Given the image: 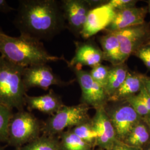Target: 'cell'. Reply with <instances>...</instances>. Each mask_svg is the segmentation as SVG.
<instances>
[{
  "mask_svg": "<svg viewBox=\"0 0 150 150\" xmlns=\"http://www.w3.org/2000/svg\"><path fill=\"white\" fill-rule=\"evenodd\" d=\"M13 23L20 35L50 40L66 28L60 2L56 0H20Z\"/></svg>",
  "mask_w": 150,
  "mask_h": 150,
  "instance_id": "obj_1",
  "label": "cell"
},
{
  "mask_svg": "<svg viewBox=\"0 0 150 150\" xmlns=\"http://www.w3.org/2000/svg\"><path fill=\"white\" fill-rule=\"evenodd\" d=\"M1 56L14 64L24 68L38 64H47L64 59L49 54L42 42L20 35L12 37L0 34Z\"/></svg>",
  "mask_w": 150,
  "mask_h": 150,
  "instance_id": "obj_2",
  "label": "cell"
},
{
  "mask_svg": "<svg viewBox=\"0 0 150 150\" xmlns=\"http://www.w3.org/2000/svg\"><path fill=\"white\" fill-rule=\"evenodd\" d=\"M23 69L0 56V105L11 110H23L25 106Z\"/></svg>",
  "mask_w": 150,
  "mask_h": 150,
  "instance_id": "obj_3",
  "label": "cell"
},
{
  "mask_svg": "<svg viewBox=\"0 0 150 150\" xmlns=\"http://www.w3.org/2000/svg\"><path fill=\"white\" fill-rule=\"evenodd\" d=\"M41 132L42 123L32 113L18 111L10 121L6 142L18 149L36 139Z\"/></svg>",
  "mask_w": 150,
  "mask_h": 150,
  "instance_id": "obj_4",
  "label": "cell"
},
{
  "mask_svg": "<svg viewBox=\"0 0 150 150\" xmlns=\"http://www.w3.org/2000/svg\"><path fill=\"white\" fill-rule=\"evenodd\" d=\"M90 108V107L81 103L74 106L64 105L42 123V134L57 136L66 129H72L89 121L91 120L88 115Z\"/></svg>",
  "mask_w": 150,
  "mask_h": 150,
  "instance_id": "obj_5",
  "label": "cell"
},
{
  "mask_svg": "<svg viewBox=\"0 0 150 150\" xmlns=\"http://www.w3.org/2000/svg\"><path fill=\"white\" fill-rule=\"evenodd\" d=\"M107 1L62 0L60 2L66 27L75 36L79 37L83 28L88 13L93 8Z\"/></svg>",
  "mask_w": 150,
  "mask_h": 150,
  "instance_id": "obj_6",
  "label": "cell"
},
{
  "mask_svg": "<svg viewBox=\"0 0 150 150\" xmlns=\"http://www.w3.org/2000/svg\"><path fill=\"white\" fill-rule=\"evenodd\" d=\"M105 110L115 129L117 139L123 142L134 126L142 120L126 101L112 102Z\"/></svg>",
  "mask_w": 150,
  "mask_h": 150,
  "instance_id": "obj_7",
  "label": "cell"
},
{
  "mask_svg": "<svg viewBox=\"0 0 150 150\" xmlns=\"http://www.w3.org/2000/svg\"><path fill=\"white\" fill-rule=\"evenodd\" d=\"M121 50V64L125 63L141 47L150 43V25L145 23L114 32Z\"/></svg>",
  "mask_w": 150,
  "mask_h": 150,
  "instance_id": "obj_8",
  "label": "cell"
},
{
  "mask_svg": "<svg viewBox=\"0 0 150 150\" xmlns=\"http://www.w3.org/2000/svg\"><path fill=\"white\" fill-rule=\"evenodd\" d=\"M81 90V103L95 110L106 107L109 97L105 88L94 80L89 72L72 68Z\"/></svg>",
  "mask_w": 150,
  "mask_h": 150,
  "instance_id": "obj_9",
  "label": "cell"
},
{
  "mask_svg": "<svg viewBox=\"0 0 150 150\" xmlns=\"http://www.w3.org/2000/svg\"><path fill=\"white\" fill-rule=\"evenodd\" d=\"M22 78L26 91L33 87L47 90L51 86H67L73 82L62 80L47 64H36L24 68Z\"/></svg>",
  "mask_w": 150,
  "mask_h": 150,
  "instance_id": "obj_10",
  "label": "cell"
},
{
  "mask_svg": "<svg viewBox=\"0 0 150 150\" xmlns=\"http://www.w3.org/2000/svg\"><path fill=\"white\" fill-rule=\"evenodd\" d=\"M107 2L90 11L81 33V36L83 38L89 39L97 33L105 31L112 22L115 11L107 5Z\"/></svg>",
  "mask_w": 150,
  "mask_h": 150,
  "instance_id": "obj_11",
  "label": "cell"
},
{
  "mask_svg": "<svg viewBox=\"0 0 150 150\" xmlns=\"http://www.w3.org/2000/svg\"><path fill=\"white\" fill-rule=\"evenodd\" d=\"M75 44L74 56L70 61H66L70 68L81 69L83 66L93 68L102 64L104 61L102 50L95 42L88 40L85 42H75Z\"/></svg>",
  "mask_w": 150,
  "mask_h": 150,
  "instance_id": "obj_12",
  "label": "cell"
},
{
  "mask_svg": "<svg viewBox=\"0 0 150 150\" xmlns=\"http://www.w3.org/2000/svg\"><path fill=\"white\" fill-rule=\"evenodd\" d=\"M95 110V114L91 120L98 135L96 146L102 150H109L118 140L115 129L105 107L97 108Z\"/></svg>",
  "mask_w": 150,
  "mask_h": 150,
  "instance_id": "obj_13",
  "label": "cell"
},
{
  "mask_svg": "<svg viewBox=\"0 0 150 150\" xmlns=\"http://www.w3.org/2000/svg\"><path fill=\"white\" fill-rule=\"evenodd\" d=\"M147 7H134L122 10L115 11L114 18L105 30L106 32H114L128 27L145 23Z\"/></svg>",
  "mask_w": 150,
  "mask_h": 150,
  "instance_id": "obj_14",
  "label": "cell"
},
{
  "mask_svg": "<svg viewBox=\"0 0 150 150\" xmlns=\"http://www.w3.org/2000/svg\"><path fill=\"white\" fill-rule=\"evenodd\" d=\"M25 106L30 111L37 110L52 116L59 111L64 106L61 97L57 95L53 90L43 95L31 96L25 95Z\"/></svg>",
  "mask_w": 150,
  "mask_h": 150,
  "instance_id": "obj_15",
  "label": "cell"
},
{
  "mask_svg": "<svg viewBox=\"0 0 150 150\" xmlns=\"http://www.w3.org/2000/svg\"><path fill=\"white\" fill-rule=\"evenodd\" d=\"M145 76L140 73L129 71L122 85L109 98V102L123 101L129 97L139 93L144 86Z\"/></svg>",
  "mask_w": 150,
  "mask_h": 150,
  "instance_id": "obj_16",
  "label": "cell"
},
{
  "mask_svg": "<svg viewBox=\"0 0 150 150\" xmlns=\"http://www.w3.org/2000/svg\"><path fill=\"white\" fill-rule=\"evenodd\" d=\"M99 42L102 47L104 61L112 66L121 64V50L118 38L114 32H106L100 36Z\"/></svg>",
  "mask_w": 150,
  "mask_h": 150,
  "instance_id": "obj_17",
  "label": "cell"
},
{
  "mask_svg": "<svg viewBox=\"0 0 150 150\" xmlns=\"http://www.w3.org/2000/svg\"><path fill=\"white\" fill-rule=\"evenodd\" d=\"M123 142L142 150L150 144V130L143 120L134 126Z\"/></svg>",
  "mask_w": 150,
  "mask_h": 150,
  "instance_id": "obj_18",
  "label": "cell"
},
{
  "mask_svg": "<svg viewBox=\"0 0 150 150\" xmlns=\"http://www.w3.org/2000/svg\"><path fill=\"white\" fill-rule=\"evenodd\" d=\"M129 70L125 63L110 67L105 91L110 98L122 85L125 80Z\"/></svg>",
  "mask_w": 150,
  "mask_h": 150,
  "instance_id": "obj_19",
  "label": "cell"
},
{
  "mask_svg": "<svg viewBox=\"0 0 150 150\" xmlns=\"http://www.w3.org/2000/svg\"><path fill=\"white\" fill-rule=\"evenodd\" d=\"M61 150H94V148L74 134L71 129L58 135Z\"/></svg>",
  "mask_w": 150,
  "mask_h": 150,
  "instance_id": "obj_20",
  "label": "cell"
},
{
  "mask_svg": "<svg viewBox=\"0 0 150 150\" xmlns=\"http://www.w3.org/2000/svg\"><path fill=\"white\" fill-rule=\"evenodd\" d=\"M17 150H61L57 136L43 134Z\"/></svg>",
  "mask_w": 150,
  "mask_h": 150,
  "instance_id": "obj_21",
  "label": "cell"
},
{
  "mask_svg": "<svg viewBox=\"0 0 150 150\" xmlns=\"http://www.w3.org/2000/svg\"><path fill=\"white\" fill-rule=\"evenodd\" d=\"M72 131L86 143L95 148L97 145V133L92 120L81 123L71 129Z\"/></svg>",
  "mask_w": 150,
  "mask_h": 150,
  "instance_id": "obj_22",
  "label": "cell"
},
{
  "mask_svg": "<svg viewBox=\"0 0 150 150\" xmlns=\"http://www.w3.org/2000/svg\"><path fill=\"white\" fill-rule=\"evenodd\" d=\"M12 115L11 110L0 105V143L7 141L8 127Z\"/></svg>",
  "mask_w": 150,
  "mask_h": 150,
  "instance_id": "obj_23",
  "label": "cell"
},
{
  "mask_svg": "<svg viewBox=\"0 0 150 150\" xmlns=\"http://www.w3.org/2000/svg\"><path fill=\"white\" fill-rule=\"evenodd\" d=\"M110 70V67L100 64L92 68V70L89 72L92 78L105 90Z\"/></svg>",
  "mask_w": 150,
  "mask_h": 150,
  "instance_id": "obj_24",
  "label": "cell"
},
{
  "mask_svg": "<svg viewBox=\"0 0 150 150\" xmlns=\"http://www.w3.org/2000/svg\"><path fill=\"white\" fill-rule=\"evenodd\" d=\"M125 101L129 103L142 120L150 118V112L145 106L144 103L139 99L137 95L129 97Z\"/></svg>",
  "mask_w": 150,
  "mask_h": 150,
  "instance_id": "obj_25",
  "label": "cell"
},
{
  "mask_svg": "<svg viewBox=\"0 0 150 150\" xmlns=\"http://www.w3.org/2000/svg\"><path fill=\"white\" fill-rule=\"evenodd\" d=\"M137 2L136 0H110L107 1V4L115 11H117L136 7Z\"/></svg>",
  "mask_w": 150,
  "mask_h": 150,
  "instance_id": "obj_26",
  "label": "cell"
},
{
  "mask_svg": "<svg viewBox=\"0 0 150 150\" xmlns=\"http://www.w3.org/2000/svg\"><path fill=\"white\" fill-rule=\"evenodd\" d=\"M134 56L141 59L147 69L150 71V43L139 48L135 52Z\"/></svg>",
  "mask_w": 150,
  "mask_h": 150,
  "instance_id": "obj_27",
  "label": "cell"
},
{
  "mask_svg": "<svg viewBox=\"0 0 150 150\" xmlns=\"http://www.w3.org/2000/svg\"><path fill=\"white\" fill-rule=\"evenodd\" d=\"M137 95L150 112V95L146 90L144 85Z\"/></svg>",
  "mask_w": 150,
  "mask_h": 150,
  "instance_id": "obj_28",
  "label": "cell"
},
{
  "mask_svg": "<svg viewBox=\"0 0 150 150\" xmlns=\"http://www.w3.org/2000/svg\"><path fill=\"white\" fill-rule=\"evenodd\" d=\"M108 150H142L126 145L122 141L117 140L112 146Z\"/></svg>",
  "mask_w": 150,
  "mask_h": 150,
  "instance_id": "obj_29",
  "label": "cell"
},
{
  "mask_svg": "<svg viewBox=\"0 0 150 150\" xmlns=\"http://www.w3.org/2000/svg\"><path fill=\"white\" fill-rule=\"evenodd\" d=\"M15 10V8L9 5L5 0H0V12L7 13Z\"/></svg>",
  "mask_w": 150,
  "mask_h": 150,
  "instance_id": "obj_30",
  "label": "cell"
},
{
  "mask_svg": "<svg viewBox=\"0 0 150 150\" xmlns=\"http://www.w3.org/2000/svg\"><path fill=\"white\" fill-rule=\"evenodd\" d=\"M144 85L146 90L150 95V77L145 76L144 80Z\"/></svg>",
  "mask_w": 150,
  "mask_h": 150,
  "instance_id": "obj_31",
  "label": "cell"
},
{
  "mask_svg": "<svg viewBox=\"0 0 150 150\" xmlns=\"http://www.w3.org/2000/svg\"><path fill=\"white\" fill-rule=\"evenodd\" d=\"M143 121L145 122L146 124L147 125L148 128L149 129L150 132V118L149 119H146V120H143Z\"/></svg>",
  "mask_w": 150,
  "mask_h": 150,
  "instance_id": "obj_32",
  "label": "cell"
},
{
  "mask_svg": "<svg viewBox=\"0 0 150 150\" xmlns=\"http://www.w3.org/2000/svg\"><path fill=\"white\" fill-rule=\"evenodd\" d=\"M147 8H148V11L150 13V0L148 1V7H147Z\"/></svg>",
  "mask_w": 150,
  "mask_h": 150,
  "instance_id": "obj_33",
  "label": "cell"
},
{
  "mask_svg": "<svg viewBox=\"0 0 150 150\" xmlns=\"http://www.w3.org/2000/svg\"><path fill=\"white\" fill-rule=\"evenodd\" d=\"M4 33V32H3V31L2 30V28H1V27H0V34H1V33Z\"/></svg>",
  "mask_w": 150,
  "mask_h": 150,
  "instance_id": "obj_34",
  "label": "cell"
},
{
  "mask_svg": "<svg viewBox=\"0 0 150 150\" xmlns=\"http://www.w3.org/2000/svg\"><path fill=\"white\" fill-rule=\"evenodd\" d=\"M0 150H4V149L3 147H2L0 146Z\"/></svg>",
  "mask_w": 150,
  "mask_h": 150,
  "instance_id": "obj_35",
  "label": "cell"
},
{
  "mask_svg": "<svg viewBox=\"0 0 150 150\" xmlns=\"http://www.w3.org/2000/svg\"><path fill=\"white\" fill-rule=\"evenodd\" d=\"M97 150H102V149H98H98H97Z\"/></svg>",
  "mask_w": 150,
  "mask_h": 150,
  "instance_id": "obj_36",
  "label": "cell"
}]
</instances>
